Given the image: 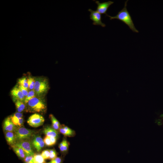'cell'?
I'll list each match as a JSON object with an SVG mask.
<instances>
[{
  "label": "cell",
  "instance_id": "obj_12",
  "mask_svg": "<svg viewBox=\"0 0 163 163\" xmlns=\"http://www.w3.org/2000/svg\"><path fill=\"white\" fill-rule=\"evenodd\" d=\"M59 131L66 136L72 137L75 135V131L65 125H61Z\"/></svg>",
  "mask_w": 163,
  "mask_h": 163
},
{
  "label": "cell",
  "instance_id": "obj_25",
  "mask_svg": "<svg viewBox=\"0 0 163 163\" xmlns=\"http://www.w3.org/2000/svg\"><path fill=\"white\" fill-rule=\"evenodd\" d=\"M50 156L49 159L51 160L55 159L57 157V153L55 149H50Z\"/></svg>",
  "mask_w": 163,
  "mask_h": 163
},
{
  "label": "cell",
  "instance_id": "obj_22",
  "mask_svg": "<svg viewBox=\"0 0 163 163\" xmlns=\"http://www.w3.org/2000/svg\"><path fill=\"white\" fill-rule=\"evenodd\" d=\"M35 96H36V95L34 89L29 91L27 95L25 97L24 102L26 104L29 100Z\"/></svg>",
  "mask_w": 163,
  "mask_h": 163
},
{
  "label": "cell",
  "instance_id": "obj_2",
  "mask_svg": "<svg viewBox=\"0 0 163 163\" xmlns=\"http://www.w3.org/2000/svg\"><path fill=\"white\" fill-rule=\"evenodd\" d=\"M128 1V0H127L125 2L123 8L116 16H111L108 14L106 16L109 17L110 20L116 19L120 20L127 25L133 31L138 33L139 31L136 28L131 17L127 10L126 6Z\"/></svg>",
  "mask_w": 163,
  "mask_h": 163
},
{
  "label": "cell",
  "instance_id": "obj_16",
  "mask_svg": "<svg viewBox=\"0 0 163 163\" xmlns=\"http://www.w3.org/2000/svg\"><path fill=\"white\" fill-rule=\"evenodd\" d=\"M49 117L52 122V127L55 130L59 131L61 126L60 123L53 114H50Z\"/></svg>",
  "mask_w": 163,
  "mask_h": 163
},
{
  "label": "cell",
  "instance_id": "obj_1",
  "mask_svg": "<svg viewBox=\"0 0 163 163\" xmlns=\"http://www.w3.org/2000/svg\"><path fill=\"white\" fill-rule=\"evenodd\" d=\"M27 112L30 113H45L47 107L43 97L35 96L31 99L26 104Z\"/></svg>",
  "mask_w": 163,
  "mask_h": 163
},
{
  "label": "cell",
  "instance_id": "obj_8",
  "mask_svg": "<svg viewBox=\"0 0 163 163\" xmlns=\"http://www.w3.org/2000/svg\"><path fill=\"white\" fill-rule=\"evenodd\" d=\"M31 142L33 147L38 152L41 151L45 145L43 140L40 135H35L32 137Z\"/></svg>",
  "mask_w": 163,
  "mask_h": 163
},
{
  "label": "cell",
  "instance_id": "obj_10",
  "mask_svg": "<svg viewBox=\"0 0 163 163\" xmlns=\"http://www.w3.org/2000/svg\"><path fill=\"white\" fill-rule=\"evenodd\" d=\"M11 94L14 102L17 100L24 102L25 97L17 86L12 89Z\"/></svg>",
  "mask_w": 163,
  "mask_h": 163
},
{
  "label": "cell",
  "instance_id": "obj_24",
  "mask_svg": "<svg viewBox=\"0 0 163 163\" xmlns=\"http://www.w3.org/2000/svg\"><path fill=\"white\" fill-rule=\"evenodd\" d=\"M41 154L45 160L49 159L50 156V150L46 149L43 151Z\"/></svg>",
  "mask_w": 163,
  "mask_h": 163
},
{
  "label": "cell",
  "instance_id": "obj_3",
  "mask_svg": "<svg viewBox=\"0 0 163 163\" xmlns=\"http://www.w3.org/2000/svg\"><path fill=\"white\" fill-rule=\"evenodd\" d=\"M35 79L34 90L36 96L43 97L49 88L48 80L42 77H38L35 78Z\"/></svg>",
  "mask_w": 163,
  "mask_h": 163
},
{
  "label": "cell",
  "instance_id": "obj_28",
  "mask_svg": "<svg viewBox=\"0 0 163 163\" xmlns=\"http://www.w3.org/2000/svg\"><path fill=\"white\" fill-rule=\"evenodd\" d=\"M45 144L47 146H51L53 145L47 136H46L43 139Z\"/></svg>",
  "mask_w": 163,
  "mask_h": 163
},
{
  "label": "cell",
  "instance_id": "obj_13",
  "mask_svg": "<svg viewBox=\"0 0 163 163\" xmlns=\"http://www.w3.org/2000/svg\"><path fill=\"white\" fill-rule=\"evenodd\" d=\"M43 133L48 136H52L57 138L59 136V132L52 127L47 126L44 128Z\"/></svg>",
  "mask_w": 163,
  "mask_h": 163
},
{
  "label": "cell",
  "instance_id": "obj_20",
  "mask_svg": "<svg viewBox=\"0 0 163 163\" xmlns=\"http://www.w3.org/2000/svg\"><path fill=\"white\" fill-rule=\"evenodd\" d=\"M19 85H21L27 89H28L29 86L27 82V78L24 77L19 78L18 80Z\"/></svg>",
  "mask_w": 163,
  "mask_h": 163
},
{
  "label": "cell",
  "instance_id": "obj_17",
  "mask_svg": "<svg viewBox=\"0 0 163 163\" xmlns=\"http://www.w3.org/2000/svg\"><path fill=\"white\" fill-rule=\"evenodd\" d=\"M23 116V114L22 113L18 112L11 116L10 117L14 124L17 126L20 120L22 117Z\"/></svg>",
  "mask_w": 163,
  "mask_h": 163
},
{
  "label": "cell",
  "instance_id": "obj_6",
  "mask_svg": "<svg viewBox=\"0 0 163 163\" xmlns=\"http://www.w3.org/2000/svg\"><path fill=\"white\" fill-rule=\"evenodd\" d=\"M14 145L21 147L24 151L25 154L34 155L35 154L32 149L31 142L29 140L17 141Z\"/></svg>",
  "mask_w": 163,
  "mask_h": 163
},
{
  "label": "cell",
  "instance_id": "obj_15",
  "mask_svg": "<svg viewBox=\"0 0 163 163\" xmlns=\"http://www.w3.org/2000/svg\"><path fill=\"white\" fill-rule=\"evenodd\" d=\"M11 147L18 157L24 161L26 155L24 150L21 147L15 145L11 146Z\"/></svg>",
  "mask_w": 163,
  "mask_h": 163
},
{
  "label": "cell",
  "instance_id": "obj_14",
  "mask_svg": "<svg viewBox=\"0 0 163 163\" xmlns=\"http://www.w3.org/2000/svg\"><path fill=\"white\" fill-rule=\"evenodd\" d=\"M5 136L8 144L12 146L14 145L16 141L14 132H5Z\"/></svg>",
  "mask_w": 163,
  "mask_h": 163
},
{
  "label": "cell",
  "instance_id": "obj_31",
  "mask_svg": "<svg viewBox=\"0 0 163 163\" xmlns=\"http://www.w3.org/2000/svg\"><path fill=\"white\" fill-rule=\"evenodd\" d=\"M52 144V145H55L56 143L57 138L55 137L52 136H48Z\"/></svg>",
  "mask_w": 163,
  "mask_h": 163
},
{
  "label": "cell",
  "instance_id": "obj_19",
  "mask_svg": "<svg viewBox=\"0 0 163 163\" xmlns=\"http://www.w3.org/2000/svg\"><path fill=\"white\" fill-rule=\"evenodd\" d=\"M34 163H46V162L41 154L35 153L34 155Z\"/></svg>",
  "mask_w": 163,
  "mask_h": 163
},
{
  "label": "cell",
  "instance_id": "obj_23",
  "mask_svg": "<svg viewBox=\"0 0 163 163\" xmlns=\"http://www.w3.org/2000/svg\"><path fill=\"white\" fill-rule=\"evenodd\" d=\"M25 157L24 160V163H34V155L29 154H25Z\"/></svg>",
  "mask_w": 163,
  "mask_h": 163
},
{
  "label": "cell",
  "instance_id": "obj_4",
  "mask_svg": "<svg viewBox=\"0 0 163 163\" xmlns=\"http://www.w3.org/2000/svg\"><path fill=\"white\" fill-rule=\"evenodd\" d=\"M14 132L16 142L23 140H29L31 137H33L36 133L35 131L23 127H17Z\"/></svg>",
  "mask_w": 163,
  "mask_h": 163
},
{
  "label": "cell",
  "instance_id": "obj_5",
  "mask_svg": "<svg viewBox=\"0 0 163 163\" xmlns=\"http://www.w3.org/2000/svg\"><path fill=\"white\" fill-rule=\"evenodd\" d=\"M44 120V117L42 115L35 113L29 117L27 120V123L32 127H37L42 125Z\"/></svg>",
  "mask_w": 163,
  "mask_h": 163
},
{
  "label": "cell",
  "instance_id": "obj_30",
  "mask_svg": "<svg viewBox=\"0 0 163 163\" xmlns=\"http://www.w3.org/2000/svg\"><path fill=\"white\" fill-rule=\"evenodd\" d=\"M64 140L63 139L62 141L59 144V147L61 152L64 153Z\"/></svg>",
  "mask_w": 163,
  "mask_h": 163
},
{
  "label": "cell",
  "instance_id": "obj_11",
  "mask_svg": "<svg viewBox=\"0 0 163 163\" xmlns=\"http://www.w3.org/2000/svg\"><path fill=\"white\" fill-rule=\"evenodd\" d=\"M17 127L11 121L10 117H7L5 120L3 125V129L5 132H14Z\"/></svg>",
  "mask_w": 163,
  "mask_h": 163
},
{
  "label": "cell",
  "instance_id": "obj_7",
  "mask_svg": "<svg viewBox=\"0 0 163 163\" xmlns=\"http://www.w3.org/2000/svg\"><path fill=\"white\" fill-rule=\"evenodd\" d=\"M88 11L90 12V19L93 21V24L95 25H100L103 27L106 26V25L101 21V15L97 11L89 9Z\"/></svg>",
  "mask_w": 163,
  "mask_h": 163
},
{
  "label": "cell",
  "instance_id": "obj_9",
  "mask_svg": "<svg viewBox=\"0 0 163 163\" xmlns=\"http://www.w3.org/2000/svg\"><path fill=\"white\" fill-rule=\"evenodd\" d=\"M95 3L97 5V11L101 14L107 15V11L109 7L114 3L111 1H108L102 3H100L99 1H96Z\"/></svg>",
  "mask_w": 163,
  "mask_h": 163
},
{
  "label": "cell",
  "instance_id": "obj_21",
  "mask_svg": "<svg viewBox=\"0 0 163 163\" xmlns=\"http://www.w3.org/2000/svg\"><path fill=\"white\" fill-rule=\"evenodd\" d=\"M27 82L29 90L34 89L35 82V78L31 76H29L27 78Z\"/></svg>",
  "mask_w": 163,
  "mask_h": 163
},
{
  "label": "cell",
  "instance_id": "obj_26",
  "mask_svg": "<svg viewBox=\"0 0 163 163\" xmlns=\"http://www.w3.org/2000/svg\"><path fill=\"white\" fill-rule=\"evenodd\" d=\"M18 87L24 95L26 97L27 95L29 92L28 90L20 85H18Z\"/></svg>",
  "mask_w": 163,
  "mask_h": 163
},
{
  "label": "cell",
  "instance_id": "obj_29",
  "mask_svg": "<svg viewBox=\"0 0 163 163\" xmlns=\"http://www.w3.org/2000/svg\"><path fill=\"white\" fill-rule=\"evenodd\" d=\"M63 139L64 140V153H65L67 152L69 149V144L66 139L64 138Z\"/></svg>",
  "mask_w": 163,
  "mask_h": 163
},
{
  "label": "cell",
  "instance_id": "obj_18",
  "mask_svg": "<svg viewBox=\"0 0 163 163\" xmlns=\"http://www.w3.org/2000/svg\"><path fill=\"white\" fill-rule=\"evenodd\" d=\"M15 106L18 112L21 113L26 110V104L23 101L17 100L15 102Z\"/></svg>",
  "mask_w": 163,
  "mask_h": 163
},
{
  "label": "cell",
  "instance_id": "obj_27",
  "mask_svg": "<svg viewBox=\"0 0 163 163\" xmlns=\"http://www.w3.org/2000/svg\"><path fill=\"white\" fill-rule=\"evenodd\" d=\"M62 160L60 157H57L55 159L51 160L50 161L47 163H62Z\"/></svg>",
  "mask_w": 163,
  "mask_h": 163
}]
</instances>
